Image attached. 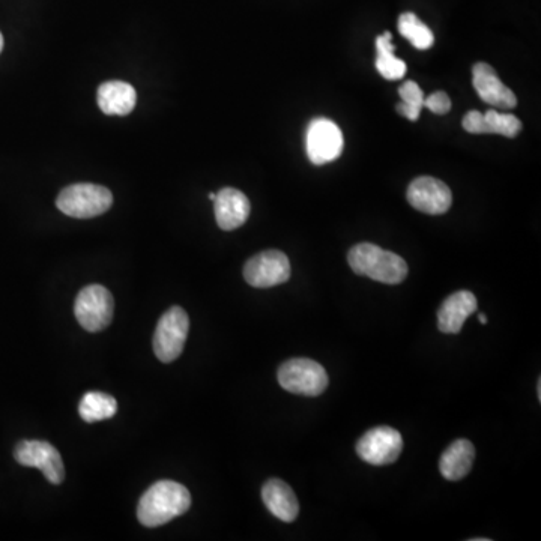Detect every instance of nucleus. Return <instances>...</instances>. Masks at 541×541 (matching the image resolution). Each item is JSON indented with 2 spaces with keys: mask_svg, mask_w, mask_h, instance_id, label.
I'll list each match as a JSON object with an SVG mask.
<instances>
[{
  "mask_svg": "<svg viewBox=\"0 0 541 541\" xmlns=\"http://www.w3.org/2000/svg\"><path fill=\"white\" fill-rule=\"evenodd\" d=\"M191 495L187 487L172 480L152 484L137 505V517L142 525L157 528L175 517L187 513Z\"/></svg>",
  "mask_w": 541,
  "mask_h": 541,
  "instance_id": "obj_1",
  "label": "nucleus"
},
{
  "mask_svg": "<svg viewBox=\"0 0 541 541\" xmlns=\"http://www.w3.org/2000/svg\"><path fill=\"white\" fill-rule=\"evenodd\" d=\"M348 262L358 276L369 277L384 285H399L408 277V263L399 254L391 253L370 242L352 247Z\"/></svg>",
  "mask_w": 541,
  "mask_h": 541,
  "instance_id": "obj_2",
  "label": "nucleus"
},
{
  "mask_svg": "<svg viewBox=\"0 0 541 541\" xmlns=\"http://www.w3.org/2000/svg\"><path fill=\"white\" fill-rule=\"evenodd\" d=\"M112 205V191L97 184L68 185L56 199L59 211L73 218L98 217L109 211Z\"/></svg>",
  "mask_w": 541,
  "mask_h": 541,
  "instance_id": "obj_3",
  "label": "nucleus"
},
{
  "mask_svg": "<svg viewBox=\"0 0 541 541\" xmlns=\"http://www.w3.org/2000/svg\"><path fill=\"white\" fill-rule=\"evenodd\" d=\"M328 373L321 364L309 358H294L279 369V384L283 390L300 396H321L327 390Z\"/></svg>",
  "mask_w": 541,
  "mask_h": 541,
  "instance_id": "obj_4",
  "label": "nucleus"
},
{
  "mask_svg": "<svg viewBox=\"0 0 541 541\" xmlns=\"http://www.w3.org/2000/svg\"><path fill=\"white\" fill-rule=\"evenodd\" d=\"M190 319L182 307H170L160 321L154 334V352L161 363H172L184 351Z\"/></svg>",
  "mask_w": 541,
  "mask_h": 541,
  "instance_id": "obj_5",
  "label": "nucleus"
},
{
  "mask_svg": "<svg viewBox=\"0 0 541 541\" xmlns=\"http://www.w3.org/2000/svg\"><path fill=\"white\" fill-rule=\"evenodd\" d=\"M115 301L109 289L101 285L86 286L77 295L74 315L89 333L106 330L112 324Z\"/></svg>",
  "mask_w": 541,
  "mask_h": 541,
  "instance_id": "obj_6",
  "label": "nucleus"
},
{
  "mask_svg": "<svg viewBox=\"0 0 541 541\" xmlns=\"http://www.w3.org/2000/svg\"><path fill=\"white\" fill-rule=\"evenodd\" d=\"M291 262L283 251L266 250L251 257L244 266V279L253 288L283 285L291 279Z\"/></svg>",
  "mask_w": 541,
  "mask_h": 541,
  "instance_id": "obj_7",
  "label": "nucleus"
},
{
  "mask_svg": "<svg viewBox=\"0 0 541 541\" xmlns=\"http://www.w3.org/2000/svg\"><path fill=\"white\" fill-rule=\"evenodd\" d=\"M345 139L336 122L327 118L313 119L306 131V151L316 166L333 163L342 155Z\"/></svg>",
  "mask_w": 541,
  "mask_h": 541,
  "instance_id": "obj_8",
  "label": "nucleus"
},
{
  "mask_svg": "<svg viewBox=\"0 0 541 541\" xmlns=\"http://www.w3.org/2000/svg\"><path fill=\"white\" fill-rule=\"evenodd\" d=\"M403 451V438L393 427H373L361 436L357 454L369 465L384 466L396 462Z\"/></svg>",
  "mask_w": 541,
  "mask_h": 541,
  "instance_id": "obj_9",
  "label": "nucleus"
},
{
  "mask_svg": "<svg viewBox=\"0 0 541 541\" xmlns=\"http://www.w3.org/2000/svg\"><path fill=\"white\" fill-rule=\"evenodd\" d=\"M14 457L22 466L37 468L52 484L65 480V466L59 451L46 441H22L14 450Z\"/></svg>",
  "mask_w": 541,
  "mask_h": 541,
  "instance_id": "obj_10",
  "label": "nucleus"
},
{
  "mask_svg": "<svg viewBox=\"0 0 541 541\" xmlns=\"http://www.w3.org/2000/svg\"><path fill=\"white\" fill-rule=\"evenodd\" d=\"M406 197L412 208L429 215L445 214L453 203L447 184L432 176H420L412 181Z\"/></svg>",
  "mask_w": 541,
  "mask_h": 541,
  "instance_id": "obj_11",
  "label": "nucleus"
},
{
  "mask_svg": "<svg viewBox=\"0 0 541 541\" xmlns=\"http://www.w3.org/2000/svg\"><path fill=\"white\" fill-rule=\"evenodd\" d=\"M472 85L478 97L490 106L501 110H511L517 106L514 92L501 82L496 71L486 62H478L472 68Z\"/></svg>",
  "mask_w": 541,
  "mask_h": 541,
  "instance_id": "obj_12",
  "label": "nucleus"
},
{
  "mask_svg": "<svg viewBox=\"0 0 541 541\" xmlns=\"http://www.w3.org/2000/svg\"><path fill=\"white\" fill-rule=\"evenodd\" d=\"M463 128L471 134H499L513 139L522 130V122L511 113L487 110V113L471 110L462 122Z\"/></svg>",
  "mask_w": 541,
  "mask_h": 541,
  "instance_id": "obj_13",
  "label": "nucleus"
},
{
  "mask_svg": "<svg viewBox=\"0 0 541 541\" xmlns=\"http://www.w3.org/2000/svg\"><path fill=\"white\" fill-rule=\"evenodd\" d=\"M250 209V200L236 188H223L215 196V220H217L218 227L227 230V232L241 227L247 221Z\"/></svg>",
  "mask_w": 541,
  "mask_h": 541,
  "instance_id": "obj_14",
  "label": "nucleus"
},
{
  "mask_svg": "<svg viewBox=\"0 0 541 541\" xmlns=\"http://www.w3.org/2000/svg\"><path fill=\"white\" fill-rule=\"evenodd\" d=\"M477 298L472 292L459 291L450 295L438 310V328L444 334H459L466 319L477 312Z\"/></svg>",
  "mask_w": 541,
  "mask_h": 541,
  "instance_id": "obj_15",
  "label": "nucleus"
},
{
  "mask_svg": "<svg viewBox=\"0 0 541 541\" xmlns=\"http://www.w3.org/2000/svg\"><path fill=\"white\" fill-rule=\"evenodd\" d=\"M262 499L271 514L282 522H294L300 514L297 495L288 483L279 478H273L263 484Z\"/></svg>",
  "mask_w": 541,
  "mask_h": 541,
  "instance_id": "obj_16",
  "label": "nucleus"
},
{
  "mask_svg": "<svg viewBox=\"0 0 541 541\" xmlns=\"http://www.w3.org/2000/svg\"><path fill=\"white\" fill-rule=\"evenodd\" d=\"M97 101L104 115L127 116L136 107L137 92L130 83L112 80L98 88Z\"/></svg>",
  "mask_w": 541,
  "mask_h": 541,
  "instance_id": "obj_17",
  "label": "nucleus"
},
{
  "mask_svg": "<svg viewBox=\"0 0 541 541\" xmlns=\"http://www.w3.org/2000/svg\"><path fill=\"white\" fill-rule=\"evenodd\" d=\"M475 448L468 439H457L439 459V471L445 480L459 481L471 472Z\"/></svg>",
  "mask_w": 541,
  "mask_h": 541,
  "instance_id": "obj_18",
  "label": "nucleus"
},
{
  "mask_svg": "<svg viewBox=\"0 0 541 541\" xmlns=\"http://www.w3.org/2000/svg\"><path fill=\"white\" fill-rule=\"evenodd\" d=\"M118 412V402L110 394L89 391L80 400L79 414L86 423L109 420Z\"/></svg>",
  "mask_w": 541,
  "mask_h": 541,
  "instance_id": "obj_19",
  "label": "nucleus"
},
{
  "mask_svg": "<svg viewBox=\"0 0 541 541\" xmlns=\"http://www.w3.org/2000/svg\"><path fill=\"white\" fill-rule=\"evenodd\" d=\"M376 50H378L376 70L379 74L387 80L403 79L406 74V64L394 55L396 47L393 46V35L390 32H385L384 35L376 38Z\"/></svg>",
  "mask_w": 541,
  "mask_h": 541,
  "instance_id": "obj_20",
  "label": "nucleus"
},
{
  "mask_svg": "<svg viewBox=\"0 0 541 541\" xmlns=\"http://www.w3.org/2000/svg\"><path fill=\"white\" fill-rule=\"evenodd\" d=\"M399 32L418 50H429L435 43L433 32L412 13L399 17Z\"/></svg>",
  "mask_w": 541,
  "mask_h": 541,
  "instance_id": "obj_21",
  "label": "nucleus"
},
{
  "mask_svg": "<svg viewBox=\"0 0 541 541\" xmlns=\"http://www.w3.org/2000/svg\"><path fill=\"white\" fill-rule=\"evenodd\" d=\"M400 101L397 104L399 115L405 116L409 121H417L420 118L421 109L424 107V94L417 83L408 80L399 89Z\"/></svg>",
  "mask_w": 541,
  "mask_h": 541,
  "instance_id": "obj_22",
  "label": "nucleus"
},
{
  "mask_svg": "<svg viewBox=\"0 0 541 541\" xmlns=\"http://www.w3.org/2000/svg\"><path fill=\"white\" fill-rule=\"evenodd\" d=\"M424 107L435 115H445L451 110V100L445 92H435L430 97L424 98Z\"/></svg>",
  "mask_w": 541,
  "mask_h": 541,
  "instance_id": "obj_23",
  "label": "nucleus"
},
{
  "mask_svg": "<svg viewBox=\"0 0 541 541\" xmlns=\"http://www.w3.org/2000/svg\"><path fill=\"white\" fill-rule=\"evenodd\" d=\"M478 321H480V324H483V325L487 324V318L484 315H478Z\"/></svg>",
  "mask_w": 541,
  "mask_h": 541,
  "instance_id": "obj_24",
  "label": "nucleus"
},
{
  "mask_svg": "<svg viewBox=\"0 0 541 541\" xmlns=\"http://www.w3.org/2000/svg\"><path fill=\"white\" fill-rule=\"evenodd\" d=\"M4 50V37H2V34H0V52Z\"/></svg>",
  "mask_w": 541,
  "mask_h": 541,
  "instance_id": "obj_25",
  "label": "nucleus"
},
{
  "mask_svg": "<svg viewBox=\"0 0 541 541\" xmlns=\"http://www.w3.org/2000/svg\"><path fill=\"white\" fill-rule=\"evenodd\" d=\"M215 196H217V194H215V193L209 194V200H212V202H214Z\"/></svg>",
  "mask_w": 541,
  "mask_h": 541,
  "instance_id": "obj_26",
  "label": "nucleus"
}]
</instances>
